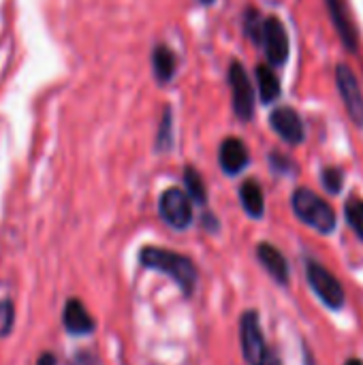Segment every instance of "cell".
Listing matches in <instances>:
<instances>
[{"instance_id":"cell-17","label":"cell","mask_w":363,"mask_h":365,"mask_svg":"<svg viewBox=\"0 0 363 365\" xmlns=\"http://www.w3.org/2000/svg\"><path fill=\"white\" fill-rule=\"evenodd\" d=\"M184 184H186V195L190 197V201L197 203V205H205V201H208L205 184H203L201 175L193 167H188L184 171Z\"/></svg>"},{"instance_id":"cell-9","label":"cell","mask_w":363,"mask_h":365,"mask_svg":"<svg viewBox=\"0 0 363 365\" xmlns=\"http://www.w3.org/2000/svg\"><path fill=\"white\" fill-rule=\"evenodd\" d=\"M270 124L272 128L291 145H297L304 141V122L300 118V113L291 107H278L276 111H272L270 115Z\"/></svg>"},{"instance_id":"cell-7","label":"cell","mask_w":363,"mask_h":365,"mask_svg":"<svg viewBox=\"0 0 363 365\" xmlns=\"http://www.w3.org/2000/svg\"><path fill=\"white\" fill-rule=\"evenodd\" d=\"M229 86L233 92V109L235 115L244 122H248L255 115V90L252 83L240 62H231L229 68Z\"/></svg>"},{"instance_id":"cell-19","label":"cell","mask_w":363,"mask_h":365,"mask_svg":"<svg viewBox=\"0 0 363 365\" xmlns=\"http://www.w3.org/2000/svg\"><path fill=\"white\" fill-rule=\"evenodd\" d=\"M347 220L351 225V229L357 233V237L363 242V199H351L347 203Z\"/></svg>"},{"instance_id":"cell-18","label":"cell","mask_w":363,"mask_h":365,"mask_svg":"<svg viewBox=\"0 0 363 365\" xmlns=\"http://www.w3.org/2000/svg\"><path fill=\"white\" fill-rule=\"evenodd\" d=\"M171 148H173V113L167 107L163 111V120H160V126H158V133H156V150L158 152H169Z\"/></svg>"},{"instance_id":"cell-6","label":"cell","mask_w":363,"mask_h":365,"mask_svg":"<svg viewBox=\"0 0 363 365\" xmlns=\"http://www.w3.org/2000/svg\"><path fill=\"white\" fill-rule=\"evenodd\" d=\"M336 83H338L340 98H342L351 120L359 128H363V92L355 73L351 71V66H347V64L336 66Z\"/></svg>"},{"instance_id":"cell-26","label":"cell","mask_w":363,"mask_h":365,"mask_svg":"<svg viewBox=\"0 0 363 365\" xmlns=\"http://www.w3.org/2000/svg\"><path fill=\"white\" fill-rule=\"evenodd\" d=\"M199 2H203V4H212L214 0H199Z\"/></svg>"},{"instance_id":"cell-21","label":"cell","mask_w":363,"mask_h":365,"mask_svg":"<svg viewBox=\"0 0 363 365\" xmlns=\"http://www.w3.org/2000/svg\"><path fill=\"white\" fill-rule=\"evenodd\" d=\"M15 325V306L11 299L0 302V338H6Z\"/></svg>"},{"instance_id":"cell-5","label":"cell","mask_w":363,"mask_h":365,"mask_svg":"<svg viewBox=\"0 0 363 365\" xmlns=\"http://www.w3.org/2000/svg\"><path fill=\"white\" fill-rule=\"evenodd\" d=\"M158 214L169 227L184 231L193 222V201L184 190L169 188L158 199Z\"/></svg>"},{"instance_id":"cell-24","label":"cell","mask_w":363,"mask_h":365,"mask_svg":"<svg viewBox=\"0 0 363 365\" xmlns=\"http://www.w3.org/2000/svg\"><path fill=\"white\" fill-rule=\"evenodd\" d=\"M344 365H363V361H359V359H349Z\"/></svg>"},{"instance_id":"cell-8","label":"cell","mask_w":363,"mask_h":365,"mask_svg":"<svg viewBox=\"0 0 363 365\" xmlns=\"http://www.w3.org/2000/svg\"><path fill=\"white\" fill-rule=\"evenodd\" d=\"M261 45H263L265 56L272 62V66H282L287 62V58H289V34H287L285 24L278 17H265Z\"/></svg>"},{"instance_id":"cell-4","label":"cell","mask_w":363,"mask_h":365,"mask_svg":"<svg viewBox=\"0 0 363 365\" xmlns=\"http://www.w3.org/2000/svg\"><path fill=\"white\" fill-rule=\"evenodd\" d=\"M240 340H242V353L248 365H267L270 355L265 346V338L261 331L259 314L248 310L240 319Z\"/></svg>"},{"instance_id":"cell-25","label":"cell","mask_w":363,"mask_h":365,"mask_svg":"<svg viewBox=\"0 0 363 365\" xmlns=\"http://www.w3.org/2000/svg\"><path fill=\"white\" fill-rule=\"evenodd\" d=\"M267 365H282V364H280L278 359H270V361H267Z\"/></svg>"},{"instance_id":"cell-1","label":"cell","mask_w":363,"mask_h":365,"mask_svg":"<svg viewBox=\"0 0 363 365\" xmlns=\"http://www.w3.org/2000/svg\"><path fill=\"white\" fill-rule=\"evenodd\" d=\"M139 263L145 269H154V272H160V274L173 278V282L180 287V291L184 295H193L195 284H197V267L188 257L165 250V248L145 246L139 252Z\"/></svg>"},{"instance_id":"cell-3","label":"cell","mask_w":363,"mask_h":365,"mask_svg":"<svg viewBox=\"0 0 363 365\" xmlns=\"http://www.w3.org/2000/svg\"><path fill=\"white\" fill-rule=\"evenodd\" d=\"M306 276H308V284L315 291V295L332 310H340L344 306V289L338 282V278L325 269L321 263L317 261H308L306 265Z\"/></svg>"},{"instance_id":"cell-23","label":"cell","mask_w":363,"mask_h":365,"mask_svg":"<svg viewBox=\"0 0 363 365\" xmlns=\"http://www.w3.org/2000/svg\"><path fill=\"white\" fill-rule=\"evenodd\" d=\"M56 355H51V353H43L39 359H36V365H56Z\"/></svg>"},{"instance_id":"cell-22","label":"cell","mask_w":363,"mask_h":365,"mask_svg":"<svg viewBox=\"0 0 363 365\" xmlns=\"http://www.w3.org/2000/svg\"><path fill=\"white\" fill-rule=\"evenodd\" d=\"M321 180H323V186H325L332 195H338V192H340V188H342V171H340V169H334V167L323 169Z\"/></svg>"},{"instance_id":"cell-15","label":"cell","mask_w":363,"mask_h":365,"mask_svg":"<svg viewBox=\"0 0 363 365\" xmlns=\"http://www.w3.org/2000/svg\"><path fill=\"white\" fill-rule=\"evenodd\" d=\"M240 201L250 218H261L265 212V197L263 188L255 180H246L240 188Z\"/></svg>"},{"instance_id":"cell-14","label":"cell","mask_w":363,"mask_h":365,"mask_svg":"<svg viewBox=\"0 0 363 365\" xmlns=\"http://www.w3.org/2000/svg\"><path fill=\"white\" fill-rule=\"evenodd\" d=\"M175 53L167 47V45H156L152 51V68H154V77L158 83H169L175 75Z\"/></svg>"},{"instance_id":"cell-11","label":"cell","mask_w":363,"mask_h":365,"mask_svg":"<svg viewBox=\"0 0 363 365\" xmlns=\"http://www.w3.org/2000/svg\"><path fill=\"white\" fill-rule=\"evenodd\" d=\"M218 163H220V169L227 173V175H237L246 169L248 165V148L242 139H235V137H229L220 143V150H218Z\"/></svg>"},{"instance_id":"cell-13","label":"cell","mask_w":363,"mask_h":365,"mask_svg":"<svg viewBox=\"0 0 363 365\" xmlns=\"http://www.w3.org/2000/svg\"><path fill=\"white\" fill-rule=\"evenodd\" d=\"M325 4H327L329 17H332L334 26H336V30H338L342 43H344L351 51H355V49H357V30H355V24L351 21V17H349V13H347L344 0H325Z\"/></svg>"},{"instance_id":"cell-16","label":"cell","mask_w":363,"mask_h":365,"mask_svg":"<svg viewBox=\"0 0 363 365\" xmlns=\"http://www.w3.org/2000/svg\"><path fill=\"white\" fill-rule=\"evenodd\" d=\"M257 81H259V94L263 103H272L278 98L280 94V83L276 73L272 71V66L267 64H259L257 66Z\"/></svg>"},{"instance_id":"cell-12","label":"cell","mask_w":363,"mask_h":365,"mask_svg":"<svg viewBox=\"0 0 363 365\" xmlns=\"http://www.w3.org/2000/svg\"><path fill=\"white\" fill-rule=\"evenodd\" d=\"M257 259L261 261V265L267 269V274L278 284H287L289 282V263H287L285 255L276 246H272L267 242L259 244L257 246Z\"/></svg>"},{"instance_id":"cell-10","label":"cell","mask_w":363,"mask_h":365,"mask_svg":"<svg viewBox=\"0 0 363 365\" xmlns=\"http://www.w3.org/2000/svg\"><path fill=\"white\" fill-rule=\"evenodd\" d=\"M62 325L71 336H88L96 329L94 319L90 317V312L86 310V306L81 304V299L71 297L64 304V312H62Z\"/></svg>"},{"instance_id":"cell-2","label":"cell","mask_w":363,"mask_h":365,"mask_svg":"<svg viewBox=\"0 0 363 365\" xmlns=\"http://www.w3.org/2000/svg\"><path fill=\"white\" fill-rule=\"evenodd\" d=\"M295 216L319 233H332L336 229V214L332 205L308 188H297L291 197Z\"/></svg>"},{"instance_id":"cell-20","label":"cell","mask_w":363,"mask_h":365,"mask_svg":"<svg viewBox=\"0 0 363 365\" xmlns=\"http://www.w3.org/2000/svg\"><path fill=\"white\" fill-rule=\"evenodd\" d=\"M263 21H265V19H261V13H259V11H255V9H246V13H244V30H246V34H248L257 45L261 43Z\"/></svg>"}]
</instances>
